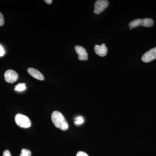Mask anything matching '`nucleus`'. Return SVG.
Instances as JSON below:
<instances>
[{
    "label": "nucleus",
    "mask_w": 156,
    "mask_h": 156,
    "mask_svg": "<svg viewBox=\"0 0 156 156\" xmlns=\"http://www.w3.org/2000/svg\"><path fill=\"white\" fill-rule=\"evenodd\" d=\"M51 119L54 126L57 128L63 131H65L68 128L69 126L64 116L61 112L54 111L51 115Z\"/></svg>",
    "instance_id": "f257e3e1"
},
{
    "label": "nucleus",
    "mask_w": 156,
    "mask_h": 156,
    "mask_svg": "<svg viewBox=\"0 0 156 156\" xmlns=\"http://www.w3.org/2000/svg\"><path fill=\"white\" fill-rule=\"evenodd\" d=\"M15 121L17 126L20 128H29L31 125L30 120L28 117L21 114H18L15 116Z\"/></svg>",
    "instance_id": "f03ea898"
},
{
    "label": "nucleus",
    "mask_w": 156,
    "mask_h": 156,
    "mask_svg": "<svg viewBox=\"0 0 156 156\" xmlns=\"http://www.w3.org/2000/svg\"><path fill=\"white\" fill-rule=\"evenodd\" d=\"M108 1L107 0H98L95 3L94 12L96 14H100L108 5Z\"/></svg>",
    "instance_id": "7ed1b4c3"
},
{
    "label": "nucleus",
    "mask_w": 156,
    "mask_h": 156,
    "mask_svg": "<svg viewBox=\"0 0 156 156\" xmlns=\"http://www.w3.org/2000/svg\"><path fill=\"white\" fill-rule=\"evenodd\" d=\"M156 59V47L148 50L141 57L144 62H149Z\"/></svg>",
    "instance_id": "20e7f679"
},
{
    "label": "nucleus",
    "mask_w": 156,
    "mask_h": 156,
    "mask_svg": "<svg viewBox=\"0 0 156 156\" xmlns=\"http://www.w3.org/2000/svg\"><path fill=\"white\" fill-rule=\"evenodd\" d=\"M18 77L17 73L13 70H8L5 73V79L7 83H14L17 80Z\"/></svg>",
    "instance_id": "39448f33"
},
{
    "label": "nucleus",
    "mask_w": 156,
    "mask_h": 156,
    "mask_svg": "<svg viewBox=\"0 0 156 156\" xmlns=\"http://www.w3.org/2000/svg\"><path fill=\"white\" fill-rule=\"evenodd\" d=\"M75 50L78 55V58L80 60H87L88 59V53L86 49L80 46H76Z\"/></svg>",
    "instance_id": "423d86ee"
},
{
    "label": "nucleus",
    "mask_w": 156,
    "mask_h": 156,
    "mask_svg": "<svg viewBox=\"0 0 156 156\" xmlns=\"http://www.w3.org/2000/svg\"><path fill=\"white\" fill-rule=\"evenodd\" d=\"M95 52L97 55L103 57L106 55L108 52V49L105 44L101 45H96L94 47Z\"/></svg>",
    "instance_id": "0eeeda50"
},
{
    "label": "nucleus",
    "mask_w": 156,
    "mask_h": 156,
    "mask_svg": "<svg viewBox=\"0 0 156 156\" xmlns=\"http://www.w3.org/2000/svg\"><path fill=\"white\" fill-rule=\"evenodd\" d=\"M27 71L32 76L35 78L37 80L42 81L44 80V76L38 70L35 69L33 68H29L27 69Z\"/></svg>",
    "instance_id": "6e6552de"
},
{
    "label": "nucleus",
    "mask_w": 156,
    "mask_h": 156,
    "mask_svg": "<svg viewBox=\"0 0 156 156\" xmlns=\"http://www.w3.org/2000/svg\"><path fill=\"white\" fill-rule=\"evenodd\" d=\"M143 19H136L132 20L129 23V27L130 28H134L137 27L139 26H142Z\"/></svg>",
    "instance_id": "1a4fd4ad"
},
{
    "label": "nucleus",
    "mask_w": 156,
    "mask_h": 156,
    "mask_svg": "<svg viewBox=\"0 0 156 156\" xmlns=\"http://www.w3.org/2000/svg\"><path fill=\"white\" fill-rule=\"evenodd\" d=\"M154 24V21L151 18H144L143 19L142 26L145 27H151Z\"/></svg>",
    "instance_id": "9d476101"
},
{
    "label": "nucleus",
    "mask_w": 156,
    "mask_h": 156,
    "mask_svg": "<svg viewBox=\"0 0 156 156\" xmlns=\"http://www.w3.org/2000/svg\"><path fill=\"white\" fill-rule=\"evenodd\" d=\"M26 89V84L24 83H21L17 84L15 87V90L18 92H22L24 91Z\"/></svg>",
    "instance_id": "9b49d317"
},
{
    "label": "nucleus",
    "mask_w": 156,
    "mask_h": 156,
    "mask_svg": "<svg viewBox=\"0 0 156 156\" xmlns=\"http://www.w3.org/2000/svg\"><path fill=\"white\" fill-rule=\"evenodd\" d=\"M31 152L29 150L26 149H23L21 150V153L20 154V156H31Z\"/></svg>",
    "instance_id": "f8f14e48"
},
{
    "label": "nucleus",
    "mask_w": 156,
    "mask_h": 156,
    "mask_svg": "<svg viewBox=\"0 0 156 156\" xmlns=\"http://www.w3.org/2000/svg\"><path fill=\"white\" fill-rule=\"evenodd\" d=\"M84 122V119L83 117L81 116L78 117L75 119V123L76 125H79L83 124Z\"/></svg>",
    "instance_id": "ddd939ff"
},
{
    "label": "nucleus",
    "mask_w": 156,
    "mask_h": 156,
    "mask_svg": "<svg viewBox=\"0 0 156 156\" xmlns=\"http://www.w3.org/2000/svg\"><path fill=\"white\" fill-rule=\"evenodd\" d=\"M4 24V17L2 13L0 12V26H2Z\"/></svg>",
    "instance_id": "4468645a"
},
{
    "label": "nucleus",
    "mask_w": 156,
    "mask_h": 156,
    "mask_svg": "<svg viewBox=\"0 0 156 156\" xmlns=\"http://www.w3.org/2000/svg\"><path fill=\"white\" fill-rule=\"evenodd\" d=\"M76 156H89V155L83 151H79L77 154Z\"/></svg>",
    "instance_id": "2eb2a0df"
},
{
    "label": "nucleus",
    "mask_w": 156,
    "mask_h": 156,
    "mask_svg": "<svg viewBox=\"0 0 156 156\" xmlns=\"http://www.w3.org/2000/svg\"><path fill=\"white\" fill-rule=\"evenodd\" d=\"M5 53V51L4 48L2 47V45H0V57L4 56Z\"/></svg>",
    "instance_id": "dca6fc26"
},
{
    "label": "nucleus",
    "mask_w": 156,
    "mask_h": 156,
    "mask_svg": "<svg viewBox=\"0 0 156 156\" xmlns=\"http://www.w3.org/2000/svg\"><path fill=\"white\" fill-rule=\"evenodd\" d=\"M3 156H11V155L9 150H5L3 153Z\"/></svg>",
    "instance_id": "f3484780"
},
{
    "label": "nucleus",
    "mask_w": 156,
    "mask_h": 156,
    "mask_svg": "<svg viewBox=\"0 0 156 156\" xmlns=\"http://www.w3.org/2000/svg\"><path fill=\"white\" fill-rule=\"evenodd\" d=\"M44 2L46 3H47V4H49V5H50V4H51V3H52L53 1H52V0H45Z\"/></svg>",
    "instance_id": "a211bd4d"
}]
</instances>
